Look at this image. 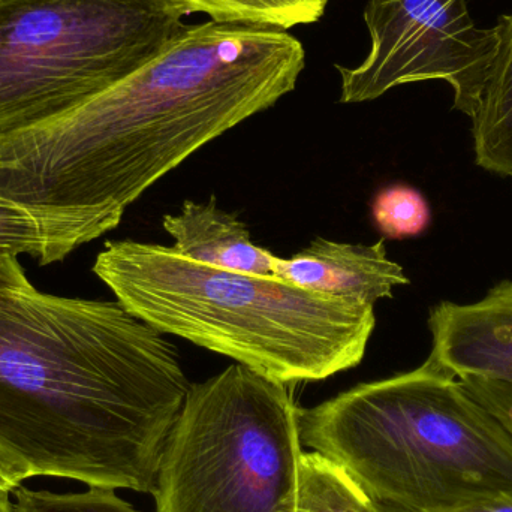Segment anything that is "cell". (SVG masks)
Returning a JSON list of instances; mask_svg holds the SVG:
<instances>
[{
	"label": "cell",
	"instance_id": "6da1fadb",
	"mask_svg": "<svg viewBox=\"0 0 512 512\" xmlns=\"http://www.w3.org/2000/svg\"><path fill=\"white\" fill-rule=\"evenodd\" d=\"M304 66L303 44L286 30L186 24L86 104L0 138V194L41 224L39 264L119 227L165 174L291 93Z\"/></svg>",
	"mask_w": 512,
	"mask_h": 512
},
{
	"label": "cell",
	"instance_id": "7a4b0ae2",
	"mask_svg": "<svg viewBox=\"0 0 512 512\" xmlns=\"http://www.w3.org/2000/svg\"><path fill=\"white\" fill-rule=\"evenodd\" d=\"M119 301L38 291L0 252V457L23 480L152 493L191 382Z\"/></svg>",
	"mask_w": 512,
	"mask_h": 512
},
{
	"label": "cell",
	"instance_id": "3957f363",
	"mask_svg": "<svg viewBox=\"0 0 512 512\" xmlns=\"http://www.w3.org/2000/svg\"><path fill=\"white\" fill-rule=\"evenodd\" d=\"M93 273L132 315L280 384L324 381L363 361L375 306L276 276L210 267L153 243L107 242Z\"/></svg>",
	"mask_w": 512,
	"mask_h": 512
},
{
	"label": "cell",
	"instance_id": "277c9868",
	"mask_svg": "<svg viewBox=\"0 0 512 512\" xmlns=\"http://www.w3.org/2000/svg\"><path fill=\"white\" fill-rule=\"evenodd\" d=\"M301 444L346 469L378 504L438 512L512 495V433L427 358L298 408Z\"/></svg>",
	"mask_w": 512,
	"mask_h": 512
},
{
	"label": "cell",
	"instance_id": "5b68a950",
	"mask_svg": "<svg viewBox=\"0 0 512 512\" xmlns=\"http://www.w3.org/2000/svg\"><path fill=\"white\" fill-rule=\"evenodd\" d=\"M303 453L288 385L231 364L189 387L150 495L156 512H297Z\"/></svg>",
	"mask_w": 512,
	"mask_h": 512
},
{
	"label": "cell",
	"instance_id": "8992f818",
	"mask_svg": "<svg viewBox=\"0 0 512 512\" xmlns=\"http://www.w3.org/2000/svg\"><path fill=\"white\" fill-rule=\"evenodd\" d=\"M171 0H17L0 6V138L110 89L183 27Z\"/></svg>",
	"mask_w": 512,
	"mask_h": 512
},
{
	"label": "cell",
	"instance_id": "52a82bcc",
	"mask_svg": "<svg viewBox=\"0 0 512 512\" xmlns=\"http://www.w3.org/2000/svg\"><path fill=\"white\" fill-rule=\"evenodd\" d=\"M370 51L339 69L340 102L375 101L394 87L447 81L454 108L472 117L496 50V30L472 20L466 0H369Z\"/></svg>",
	"mask_w": 512,
	"mask_h": 512
},
{
	"label": "cell",
	"instance_id": "ba28073f",
	"mask_svg": "<svg viewBox=\"0 0 512 512\" xmlns=\"http://www.w3.org/2000/svg\"><path fill=\"white\" fill-rule=\"evenodd\" d=\"M429 360L456 378L512 385V282L502 280L472 304L442 301L430 309Z\"/></svg>",
	"mask_w": 512,
	"mask_h": 512
},
{
	"label": "cell",
	"instance_id": "9c48e42d",
	"mask_svg": "<svg viewBox=\"0 0 512 512\" xmlns=\"http://www.w3.org/2000/svg\"><path fill=\"white\" fill-rule=\"evenodd\" d=\"M273 274L306 291L366 306L393 297L394 288L411 282L402 265L388 258L385 239L352 245L316 237L298 254L274 255Z\"/></svg>",
	"mask_w": 512,
	"mask_h": 512
},
{
	"label": "cell",
	"instance_id": "30bf717a",
	"mask_svg": "<svg viewBox=\"0 0 512 512\" xmlns=\"http://www.w3.org/2000/svg\"><path fill=\"white\" fill-rule=\"evenodd\" d=\"M162 227L176 254L222 270L274 276V254L255 245L248 225L221 209L216 197L207 203L185 201L180 213L162 218Z\"/></svg>",
	"mask_w": 512,
	"mask_h": 512
},
{
	"label": "cell",
	"instance_id": "8fae6325",
	"mask_svg": "<svg viewBox=\"0 0 512 512\" xmlns=\"http://www.w3.org/2000/svg\"><path fill=\"white\" fill-rule=\"evenodd\" d=\"M496 50L472 114L475 162L512 177V14L499 18Z\"/></svg>",
	"mask_w": 512,
	"mask_h": 512
},
{
	"label": "cell",
	"instance_id": "7c38bea8",
	"mask_svg": "<svg viewBox=\"0 0 512 512\" xmlns=\"http://www.w3.org/2000/svg\"><path fill=\"white\" fill-rule=\"evenodd\" d=\"M297 512H381V508L343 466L310 451L301 456Z\"/></svg>",
	"mask_w": 512,
	"mask_h": 512
},
{
	"label": "cell",
	"instance_id": "4fadbf2b",
	"mask_svg": "<svg viewBox=\"0 0 512 512\" xmlns=\"http://www.w3.org/2000/svg\"><path fill=\"white\" fill-rule=\"evenodd\" d=\"M186 15L206 14L215 23L286 30L321 20L330 0H171Z\"/></svg>",
	"mask_w": 512,
	"mask_h": 512
},
{
	"label": "cell",
	"instance_id": "5bb4252c",
	"mask_svg": "<svg viewBox=\"0 0 512 512\" xmlns=\"http://www.w3.org/2000/svg\"><path fill=\"white\" fill-rule=\"evenodd\" d=\"M373 225L382 239L406 240L423 236L432 225V209L423 192L406 183L379 189L370 204Z\"/></svg>",
	"mask_w": 512,
	"mask_h": 512
},
{
	"label": "cell",
	"instance_id": "9a60e30c",
	"mask_svg": "<svg viewBox=\"0 0 512 512\" xmlns=\"http://www.w3.org/2000/svg\"><path fill=\"white\" fill-rule=\"evenodd\" d=\"M18 512H141L111 489L89 487L83 493H53L18 487L14 492Z\"/></svg>",
	"mask_w": 512,
	"mask_h": 512
},
{
	"label": "cell",
	"instance_id": "2e32d148",
	"mask_svg": "<svg viewBox=\"0 0 512 512\" xmlns=\"http://www.w3.org/2000/svg\"><path fill=\"white\" fill-rule=\"evenodd\" d=\"M45 236L32 212L0 194V252L41 258Z\"/></svg>",
	"mask_w": 512,
	"mask_h": 512
},
{
	"label": "cell",
	"instance_id": "e0dca14e",
	"mask_svg": "<svg viewBox=\"0 0 512 512\" xmlns=\"http://www.w3.org/2000/svg\"><path fill=\"white\" fill-rule=\"evenodd\" d=\"M463 387L481 405L486 406L512 433V385L493 379L465 376L459 378Z\"/></svg>",
	"mask_w": 512,
	"mask_h": 512
},
{
	"label": "cell",
	"instance_id": "ac0fdd59",
	"mask_svg": "<svg viewBox=\"0 0 512 512\" xmlns=\"http://www.w3.org/2000/svg\"><path fill=\"white\" fill-rule=\"evenodd\" d=\"M438 512H512V495L484 499V501L474 502V504L448 508V510Z\"/></svg>",
	"mask_w": 512,
	"mask_h": 512
},
{
	"label": "cell",
	"instance_id": "d6986e66",
	"mask_svg": "<svg viewBox=\"0 0 512 512\" xmlns=\"http://www.w3.org/2000/svg\"><path fill=\"white\" fill-rule=\"evenodd\" d=\"M23 481L21 475L0 457V490L14 493Z\"/></svg>",
	"mask_w": 512,
	"mask_h": 512
},
{
	"label": "cell",
	"instance_id": "ffe728a7",
	"mask_svg": "<svg viewBox=\"0 0 512 512\" xmlns=\"http://www.w3.org/2000/svg\"><path fill=\"white\" fill-rule=\"evenodd\" d=\"M0 512H18L15 502H11V493L0 490Z\"/></svg>",
	"mask_w": 512,
	"mask_h": 512
},
{
	"label": "cell",
	"instance_id": "44dd1931",
	"mask_svg": "<svg viewBox=\"0 0 512 512\" xmlns=\"http://www.w3.org/2000/svg\"><path fill=\"white\" fill-rule=\"evenodd\" d=\"M379 508H381V512H405V511L396 510V508L385 507V505H381V504H379Z\"/></svg>",
	"mask_w": 512,
	"mask_h": 512
},
{
	"label": "cell",
	"instance_id": "7402d4cb",
	"mask_svg": "<svg viewBox=\"0 0 512 512\" xmlns=\"http://www.w3.org/2000/svg\"><path fill=\"white\" fill-rule=\"evenodd\" d=\"M17 2V0H0V6L8 5V3Z\"/></svg>",
	"mask_w": 512,
	"mask_h": 512
}]
</instances>
